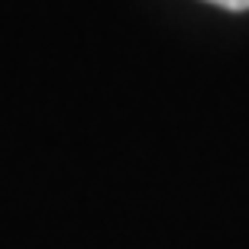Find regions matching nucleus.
Segmentation results:
<instances>
[{
  "label": "nucleus",
  "instance_id": "1",
  "mask_svg": "<svg viewBox=\"0 0 249 249\" xmlns=\"http://www.w3.org/2000/svg\"><path fill=\"white\" fill-rule=\"evenodd\" d=\"M211 3H217L223 10H249V0H211Z\"/></svg>",
  "mask_w": 249,
  "mask_h": 249
}]
</instances>
